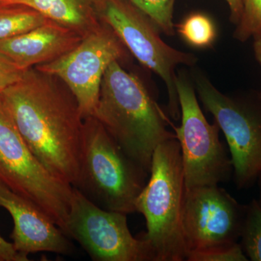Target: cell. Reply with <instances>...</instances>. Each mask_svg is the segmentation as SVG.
<instances>
[{
  "mask_svg": "<svg viewBox=\"0 0 261 261\" xmlns=\"http://www.w3.org/2000/svg\"><path fill=\"white\" fill-rule=\"evenodd\" d=\"M0 97L38 161L53 176L74 186L80 173L84 119L66 84L33 67Z\"/></svg>",
  "mask_w": 261,
  "mask_h": 261,
  "instance_id": "cell-1",
  "label": "cell"
},
{
  "mask_svg": "<svg viewBox=\"0 0 261 261\" xmlns=\"http://www.w3.org/2000/svg\"><path fill=\"white\" fill-rule=\"evenodd\" d=\"M94 118L121 148L150 172L154 149L176 138L162 108L142 81L115 61L103 75Z\"/></svg>",
  "mask_w": 261,
  "mask_h": 261,
  "instance_id": "cell-2",
  "label": "cell"
},
{
  "mask_svg": "<svg viewBox=\"0 0 261 261\" xmlns=\"http://www.w3.org/2000/svg\"><path fill=\"white\" fill-rule=\"evenodd\" d=\"M149 173L132 159L94 116L84 119L80 173L75 188L106 210L136 212Z\"/></svg>",
  "mask_w": 261,
  "mask_h": 261,
  "instance_id": "cell-3",
  "label": "cell"
},
{
  "mask_svg": "<svg viewBox=\"0 0 261 261\" xmlns=\"http://www.w3.org/2000/svg\"><path fill=\"white\" fill-rule=\"evenodd\" d=\"M185 173L176 138L154 149L149 179L136 200V212L143 215L147 232L142 238L153 249L156 261L187 260L181 228Z\"/></svg>",
  "mask_w": 261,
  "mask_h": 261,
  "instance_id": "cell-4",
  "label": "cell"
},
{
  "mask_svg": "<svg viewBox=\"0 0 261 261\" xmlns=\"http://www.w3.org/2000/svg\"><path fill=\"white\" fill-rule=\"evenodd\" d=\"M0 183L30 201L65 233L73 187L32 153L0 97Z\"/></svg>",
  "mask_w": 261,
  "mask_h": 261,
  "instance_id": "cell-5",
  "label": "cell"
},
{
  "mask_svg": "<svg viewBox=\"0 0 261 261\" xmlns=\"http://www.w3.org/2000/svg\"><path fill=\"white\" fill-rule=\"evenodd\" d=\"M194 86L206 111L214 116L227 142L238 188L247 189L261 172V100L222 93L200 72Z\"/></svg>",
  "mask_w": 261,
  "mask_h": 261,
  "instance_id": "cell-6",
  "label": "cell"
},
{
  "mask_svg": "<svg viewBox=\"0 0 261 261\" xmlns=\"http://www.w3.org/2000/svg\"><path fill=\"white\" fill-rule=\"evenodd\" d=\"M176 89L181 126H172L181 148L186 189L219 185L233 176L230 154L219 139L220 128L207 121L193 83L186 73L178 72Z\"/></svg>",
  "mask_w": 261,
  "mask_h": 261,
  "instance_id": "cell-7",
  "label": "cell"
},
{
  "mask_svg": "<svg viewBox=\"0 0 261 261\" xmlns=\"http://www.w3.org/2000/svg\"><path fill=\"white\" fill-rule=\"evenodd\" d=\"M102 20L116 32L130 54L164 82L168 91V113L181 117L176 79L179 65L192 66L197 58L174 49L161 39L159 29L128 0H102Z\"/></svg>",
  "mask_w": 261,
  "mask_h": 261,
  "instance_id": "cell-8",
  "label": "cell"
},
{
  "mask_svg": "<svg viewBox=\"0 0 261 261\" xmlns=\"http://www.w3.org/2000/svg\"><path fill=\"white\" fill-rule=\"evenodd\" d=\"M65 234L93 260L156 261L148 242L130 233L127 214L99 207L74 187Z\"/></svg>",
  "mask_w": 261,
  "mask_h": 261,
  "instance_id": "cell-9",
  "label": "cell"
},
{
  "mask_svg": "<svg viewBox=\"0 0 261 261\" xmlns=\"http://www.w3.org/2000/svg\"><path fill=\"white\" fill-rule=\"evenodd\" d=\"M130 53L116 32L103 21L74 49L50 63L35 66L63 81L78 102L84 119L94 116L103 75L111 63L129 59Z\"/></svg>",
  "mask_w": 261,
  "mask_h": 261,
  "instance_id": "cell-10",
  "label": "cell"
},
{
  "mask_svg": "<svg viewBox=\"0 0 261 261\" xmlns=\"http://www.w3.org/2000/svg\"><path fill=\"white\" fill-rule=\"evenodd\" d=\"M246 208L219 185L186 189L181 228L187 253L238 243Z\"/></svg>",
  "mask_w": 261,
  "mask_h": 261,
  "instance_id": "cell-11",
  "label": "cell"
},
{
  "mask_svg": "<svg viewBox=\"0 0 261 261\" xmlns=\"http://www.w3.org/2000/svg\"><path fill=\"white\" fill-rule=\"evenodd\" d=\"M0 207L6 209L13 218V246L25 258L37 252L68 255L73 251L69 238L49 216L1 183Z\"/></svg>",
  "mask_w": 261,
  "mask_h": 261,
  "instance_id": "cell-12",
  "label": "cell"
},
{
  "mask_svg": "<svg viewBox=\"0 0 261 261\" xmlns=\"http://www.w3.org/2000/svg\"><path fill=\"white\" fill-rule=\"evenodd\" d=\"M83 37L49 19L15 37L0 40V53L25 70L50 63L79 45Z\"/></svg>",
  "mask_w": 261,
  "mask_h": 261,
  "instance_id": "cell-13",
  "label": "cell"
},
{
  "mask_svg": "<svg viewBox=\"0 0 261 261\" xmlns=\"http://www.w3.org/2000/svg\"><path fill=\"white\" fill-rule=\"evenodd\" d=\"M0 5H23L85 37L103 23L102 0H0Z\"/></svg>",
  "mask_w": 261,
  "mask_h": 261,
  "instance_id": "cell-14",
  "label": "cell"
},
{
  "mask_svg": "<svg viewBox=\"0 0 261 261\" xmlns=\"http://www.w3.org/2000/svg\"><path fill=\"white\" fill-rule=\"evenodd\" d=\"M45 17L23 5H0V40L20 35L39 27Z\"/></svg>",
  "mask_w": 261,
  "mask_h": 261,
  "instance_id": "cell-15",
  "label": "cell"
},
{
  "mask_svg": "<svg viewBox=\"0 0 261 261\" xmlns=\"http://www.w3.org/2000/svg\"><path fill=\"white\" fill-rule=\"evenodd\" d=\"M240 240L248 260L261 261V205L258 200H252L247 205Z\"/></svg>",
  "mask_w": 261,
  "mask_h": 261,
  "instance_id": "cell-16",
  "label": "cell"
},
{
  "mask_svg": "<svg viewBox=\"0 0 261 261\" xmlns=\"http://www.w3.org/2000/svg\"><path fill=\"white\" fill-rule=\"evenodd\" d=\"M176 27L184 39L194 47H209L216 39V32L214 23L208 17L202 13L189 15Z\"/></svg>",
  "mask_w": 261,
  "mask_h": 261,
  "instance_id": "cell-17",
  "label": "cell"
},
{
  "mask_svg": "<svg viewBox=\"0 0 261 261\" xmlns=\"http://www.w3.org/2000/svg\"><path fill=\"white\" fill-rule=\"evenodd\" d=\"M166 35H174L173 10L176 0H128Z\"/></svg>",
  "mask_w": 261,
  "mask_h": 261,
  "instance_id": "cell-18",
  "label": "cell"
},
{
  "mask_svg": "<svg viewBox=\"0 0 261 261\" xmlns=\"http://www.w3.org/2000/svg\"><path fill=\"white\" fill-rule=\"evenodd\" d=\"M243 11L233 37L242 42L261 40V0H242Z\"/></svg>",
  "mask_w": 261,
  "mask_h": 261,
  "instance_id": "cell-19",
  "label": "cell"
},
{
  "mask_svg": "<svg viewBox=\"0 0 261 261\" xmlns=\"http://www.w3.org/2000/svg\"><path fill=\"white\" fill-rule=\"evenodd\" d=\"M188 261H247L241 245L239 243L226 246L202 250H193L187 253Z\"/></svg>",
  "mask_w": 261,
  "mask_h": 261,
  "instance_id": "cell-20",
  "label": "cell"
},
{
  "mask_svg": "<svg viewBox=\"0 0 261 261\" xmlns=\"http://www.w3.org/2000/svg\"><path fill=\"white\" fill-rule=\"evenodd\" d=\"M24 71L0 53V93L21 80Z\"/></svg>",
  "mask_w": 261,
  "mask_h": 261,
  "instance_id": "cell-21",
  "label": "cell"
},
{
  "mask_svg": "<svg viewBox=\"0 0 261 261\" xmlns=\"http://www.w3.org/2000/svg\"><path fill=\"white\" fill-rule=\"evenodd\" d=\"M15 250L13 243H8L0 235V261H27Z\"/></svg>",
  "mask_w": 261,
  "mask_h": 261,
  "instance_id": "cell-22",
  "label": "cell"
},
{
  "mask_svg": "<svg viewBox=\"0 0 261 261\" xmlns=\"http://www.w3.org/2000/svg\"><path fill=\"white\" fill-rule=\"evenodd\" d=\"M230 10V19L235 25L238 24L243 11L242 0H225Z\"/></svg>",
  "mask_w": 261,
  "mask_h": 261,
  "instance_id": "cell-23",
  "label": "cell"
},
{
  "mask_svg": "<svg viewBox=\"0 0 261 261\" xmlns=\"http://www.w3.org/2000/svg\"><path fill=\"white\" fill-rule=\"evenodd\" d=\"M254 53H255V58L257 62L261 65V40L254 42ZM261 100V92L258 95Z\"/></svg>",
  "mask_w": 261,
  "mask_h": 261,
  "instance_id": "cell-24",
  "label": "cell"
},
{
  "mask_svg": "<svg viewBox=\"0 0 261 261\" xmlns=\"http://www.w3.org/2000/svg\"><path fill=\"white\" fill-rule=\"evenodd\" d=\"M257 181L258 182L259 191H260V198H259L258 202L261 205V172L260 175H259L258 178H257Z\"/></svg>",
  "mask_w": 261,
  "mask_h": 261,
  "instance_id": "cell-25",
  "label": "cell"
}]
</instances>
